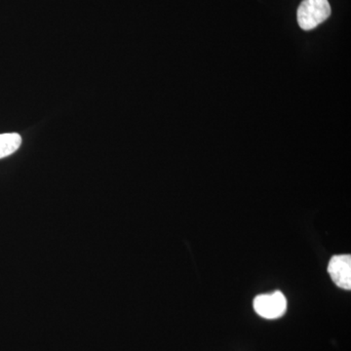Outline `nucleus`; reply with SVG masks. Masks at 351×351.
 Returning a JSON list of instances; mask_svg holds the SVG:
<instances>
[{
    "mask_svg": "<svg viewBox=\"0 0 351 351\" xmlns=\"http://www.w3.org/2000/svg\"><path fill=\"white\" fill-rule=\"evenodd\" d=\"M331 15L328 0H304L298 8V24L304 31H311Z\"/></svg>",
    "mask_w": 351,
    "mask_h": 351,
    "instance_id": "1",
    "label": "nucleus"
},
{
    "mask_svg": "<svg viewBox=\"0 0 351 351\" xmlns=\"http://www.w3.org/2000/svg\"><path fill=\"white\" fill-rule=\"evenodd\" d=\"M254 309L265 319H277L287 311V299L280 291L258 295L253 302Z\"/></svg>",
    "mask_w": 351,
    "mask_h": 351,
    "instance_id": "2",
    "label": "nucleus"
},
{
    "mask_svg": "<svg viewBox=\"0 0 351 351\" xmlns=\"http://www.w3.org/2000/svg\"><path fill=\"white\" fill-rule=\"evenodd\" d=\"M328 272L332 282L343 290L351 289V256L336 255L328 265Z\"/></svg>",
    "mask_w": 351,
    "mask_h": 351,
    "instance_id": "3",
    "label": "nucleus"
},
{
    "mask_svg": "<svg viewBox=\"0 0 351 351\" xmlns=\"http://www.w3.org/2000/svg\"><path fill=\"white\" fill-rule=\"evenodd\" d=\"M22 138L17 133L0 134V159L13 154L19 149Z\"/></svg>",
    "mask_w": 351,
    "mask_h": 351,
    "instance_id": "4",
    "label": "nucleus"
}]
</instances>
